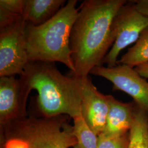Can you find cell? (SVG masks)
I'll use <instances>...</instances> for the list:
<instances>
[{"label":"cell","mask_w":148,"mask_h":148,"mask_svg":"<svg viewBox=\"0 0 148 148\" xmlns=\"http://www.w3.org/2000/svg\"><path fill=\"white\" fill-rule=\"evenodd\" d=\"M145 63H148V27L142 32L136 44L117 62V64L126 65L133 68Z\"/></svg>","instance_id":"13"},{"label":"cell","mask_w":148,"mask_h":148,"mask_svg":"<svg viewBox=\"0 0 148 148\" xmlns=\"http://www.w3.org/2000/svg\"><path fill=\"white\" fill-rule=\"evenodd\" d=\"M129 133L119 137L98 136V148H128Z\"/></svg>","instance_id":"15"},{"label":"cell","mask_w":148,"mask_h":148,"mask_svg":"<svg viewBox=\"0 0 148 148\" xmlns=\"http://www.w3.org/2000/svg\"><path fill=\"white\" fill-rule=\"evenodd\" d=\"M27 101L19 79L0 77V126L27 117Z\"/></svg>","instance_id":"9"},{"label":"cell","mask_w":148,"mask_h":148,"mask_svg":"<svg viewBox=\"0 0 148 148\" xmlns=\"http://www.w3.org/2000/svg\"><path fill=\"white\" fill-rule=\"evenodd\" d=\"M27 0H1L0 7L13 13L23 16Z\"/></svg>","instance_id":"16"},{"label":"cell","mask_w":148,"mask_h":148,"mask_svg":"<svg viewBox=\"0 0 148 148\" xmlns=\"http://www.w3.org/2000/svg\"><path fill=\"white\" fill-rule=\"evenodd\" d=\"M134 8L140 13L148 18V0L131 1Z\"/></svg>","instance_id":"18"},{"label":"cell","mask_w":148,"mask_h":148,"mask_svg":"<svg viewBox=\"0 0 148 148\" xmlns=\"http://www.w3.org/2000/svg\"><path fill=\"white\" fill-rule=\"evenodd\" d=\"M21 90L28 99L32 90H37L38 114L52 117L81 116V93L76 76H65L53 63L29 62L20 76Z\"/></svg>","instance_id":"2"},{"label":"cell","mask_w":148,"mask_h":148,"mask_svg":"<svg viewBox=\"0 0 148 148\" xmlns=\"http://www.w3.org/2000/svg\"><path fill=\"white\" fill-rule=\"evenodd\" d=\"M76 143L73 148H98V136L85 122L82 116L73 119Z\"/></svg>","instance_id":"14"},{"label":"cell","mask_w":148,"mask_h":148,"mask_svg":"<svg viewBox=\"0 0 148 148\" xmlns=\"http://www.w3.org/2000/svg\"><path fill=\"white\" fill-rule=\"evenodd\" d=\"M22 18L23 16L13 13L0 7V31L12 25Z\"/></svg>","instance_id":"17"},{"label":"cell","mask_w":148,"mask_h":148,"mask_svg":"<svg viewBox=\"0 0 148 148\" xmlns=\"http://www.w3.org/2000/svg\"><path fill=\"white\" fill-rule=\"evenodd\" d=\"M128 148H148V112L136 104L132 126L129 132Z\"/></svg>","instance_id":"12"},{"label":"cell","mask_w":148,"mask_h":148,"mask_svg":"<svg viewBox=\"0 0 148 148\" xmlns=\"http://www.w3.org/2000/svg\"></svg>","instance_id":"20"},{"label":"cell","mask_w":148,"mask_h":148,"mask_svg":"<svg viewBox=\"0 0 148 148\" xmlns=\"http://www.w3.org/2000/svg\"><path fill=\"white\" fill-rule=\"evenodd\" d=\"M90 74L105 78L113 85L114 90H121L132 97L134 103L148 112V82L134 68L117 64L114 67L99 66Z\"/></svg>","instance_id":"7"},{"label":"cell","mask_w":148,"mask_h":148,"mask_svg":"<svg viewBox=\"0 0 148 148\" xmlns=\"http://www.w3.org/2000/svg\"><path fill=\"white\" fill-rule=\"evenodd\" d=\"M65 2V0H27L23 17L28 23L40 25L52 18Z\"/></svg>","instance_id":"11"},{"label":"cell","mask_w":148,"mask_h":148,"mask_svg":"<svg viewBox=\"0 0 148 148\" xmlns=\"http://www.w3.org/2000/svg\"><path fill=\"white\" fill-rule=\"evenodd\" d=\"M77 0H69L49 21L40 25L27 23L25 40L29 62H60L74 73L70 38L79 13Z\"/></svg>","instance_id":"3"},{"label":"cell","mask_w":148,"mask_h":148,"mask_svg":"<svg viewBox=\"0 0 148 148\" xmlns=\"http://www.w3.org/2000/svg\"><path fill=\"white\" fill-rule=\"evenodd\" d=\"M138 73L141 76L148 78V63L143 64L134 68Z\"/></svg>","instance_id":"19"},{"label":"cell","mask_w":148,"mask_h":148,"mask_svg":"<svg viewBox=\"0 0 148 148\" xmlns=\"http://www.w3.org/2000/svg\"><path fill=\"white\" fill-rule=\"evenodd\" d=\"M148 27V17L140 13L131 1L123 5L112 22L114 42L102 64H106L108 67L116 66L120 52L133 43L136 42L142 32Z\"/></svg>","instance_id":"5"},{"label":"cell","mask_w":148,"mask_h":148,"mask_svg":"<svg viewBox=\"0 0 148 148\" xmlns=\"http://www.w3.org/2000/svg\"><path fill=\"white\" fill-rule=\"evenodd\" d=\"M109 109L106 126L101 134L109 137H119L128 134L134 119L135 103L122 102L111 95H109Z\"/></svg>","instance_id":"10"},{"label":"cell","mask_w":148,"mask_h":148,"mask_svg":"<svg viewBox=\"0 0 148 148\" xmlns=\"http://www.w3.org/2000/svg\"><path fill=\"white\" fill-rule=\"evenodd\" d=\"M23 17L0 31V77L21 76L29 63L27 54Z\"/></svg>","instance_id":"6"},{"label":"cell","mask_w":148,"mask_h":148,"mask_svg":"<svg viewBox=\"0 0 148 148\" xmlns=\"http://www.w3.org/2000/svg\"><path fill=\"white\" fill-rule=\"evenodd\" d=\"M75 76L77 79L81 90V116L88 126L99 136L106 126L109 109V95H105L97 90L88 76Z\"/></svg>","instance_id":"8"},{"label":"cell","mask_w":148,"mask_h":148,"mask_svg":"<svg viewBox=\"0 0 148 148\" xmlns=\"http://www.w3.org/2000/svg\"><path fill=\"white\" fill-rule=\"evenodd\" d=\"M126 0H85L71 32L70 45L75 72L69 75L88 76L101 66L114 40L112 25Z\"/></svg>","instance_id":"1"},{"label":"cell","mask_w":148,"mask_h":148,"mask_svg":"<svg viewBox=\"0 0 148 148\" xmlns=\"http://www.w3.org/2000/svg\"><path fill=\"white\" fill-rule=\"evenodd\" d=\"M70 117L37 114L0 126V148H70L76 143Z\"/></svg>","instance_id":"4"}]
</instances>
